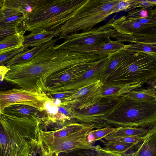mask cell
Segmentation results:
<instances>
[{"instance_id":"obj_1","label":"cell","mask_w":156,"mask_h":156,"mask_svg":"<svg viewBox=\"0 0 156 156\" xmlns=\"http://www.w3.org/2000/svg\"><path fill=\"white\" fill-rule=\"evenodd\" d=\"M54 45L29 61L8 67L4 80L15 88L45 94L46 83L51 76L75 66L93 62L97 59L94 53L55 49Z\"/></svg>"},{"instance_id":"obj_2","label":"cell","mask_w":156,"mask_h":156,"mask_svg":"<svg viewBox=\"0 0 156 156\" xmlns=\"http://www.w3.org/2000/svg\"><path fill=\"white\" fill-rule=\"evenodd\" d=\"M0 116V156H29L38 144L41 118Z\"/></svg>"},{"instance_id":"obj_3","label":"cell","mask_w":156,"mask_h":156,"mask_svg":"<svg viewBox=\"0 0 156 156\" xmlns=\"http://www.w3.org/2000/svg\"><path fill=\"white\" fill-rule=\"evenodd\" d=\"M86 0H38L33 11L19 26L20 31L37 33L53 30L64 24Z\"/></svg>"},{"instance_id":"obj_4","label":"cell","mask_w":156,"mask_h":156,"mask_svg":"<svg viewBox=\"0 0 156 156\" xmlns=\"http://www.w3.org/2000/svg\"><path fill=\"white\" fill-rule=\"evenodd\" d=\"M119 0H86L72 14L69 19L55 30L59 37L88 31L111 15L119 12L116 5Z\"/></svg>"},{"instance_id":"obj_5","label":"cell","mask_w":156,"mask_h":156,"mask_svg":"<svg viewBox=\"0 0 156 156\" xmlns=\"http://www.w3.org/2000/svg\"><path fill=\"white\" fill-rule=\"evenodd\" d=\"M116 110L117 117L105 121V127L131 126L149 129L156 124V100L140 101L122 99Z\"/></svg>"},{"instance_id":"obj_6","label":"cell","mask_w":156,"mask_h":156,"mask_svg":"<svg viewBox=\"0 0 156 156\" xmlns=\"http://www.w3.org/2000/svg\"><path fill=\"white\" fill-rule=\"evenodd\" d=\"M116 76L117 84H149L156 77V55L134 52L108 76Z\"/></svg>"},{"instance_id":"obj_7","label":"cell","mask_w":156,"mask_h":156,"mask_svg":"<svg viewBox=\"0 0 156 156\" xmlns=\"http://www.w3.org/2000/svg\"><path fill=\"white\" fill-rule=\"evenodd\" d=\"M116 30L107 23L98 27L85 32H76L58 37L64 39V42L53 47L57 49L66 50L77 47L88 46L107 43L112 40Z\"/></svg>"},{"instance_id":"obj_8","label":"cell","mask_w":156,"mask_h":156,"mask_svg":"<svg viewBox=\"0 0 156 156\" xmlns=\"http://www.w3.org/2000/svg\"><path fill=\"white\" fill-rule=\"evenodd\" d=\"M93 126L68 137L54 140L38 142V154L44 155L59 153L79 148H86L95 151V146L87 139Z\"/></svg>"},{"instance_id":"obj_9","label":"cell","mask_w":156,"mask_h":156,"mask_svg":"<svg viewBox=\"0 0 156 156\" xmlns=\"http://www.w3.org/2000/svg\"><path fill=\"white\" fill-rule=\"evenodd\" d=\"M50 99L46 94L13 88L0 92V112L5 107L13 104L27 105L44 111V102Z\"/></svg>"},{"instance_id":"obj_10","label":"cell","mask_w":156,"mask_h":156,"mask_svg":"<svg viewBox=\"0 0 156 156\" xmlns=\"http://www.w3.org/2000/svg\"><path fill=\"white\" fill-rule=\"evenodd\" d=\"M101 61L75 66L55 73L46 81L45 93L55 92L73 83L80 78L87 70Z\"/></svg>"},{"instance_id":"obj_11","label":"cell","mask_w":156,"mask_h":156,"mask_svg":"<svg viewBox=\"0 0 156 156\" xmlns=\"http://www.w3.org/2000/svg\"><path fill=\"white\" fill-rule=\"evenodd\" d=\"M129 44H125L117 41L111 40L108 42L103 44L71 48L66 50L74 52L94 53L109 56L117 51L127 48Z\"/></svg>"},{"instance_id":"obj_12","label":"cell","mask_w":156,"mask_h":156,"mask_svg":"<svg viewBox=\"0 0 156 156\" xmlns=\"http://www.w3.org/2000/svg\"><path fill=\"white\" fill-rule=\"evenodd\" d=\"M107 23L119 34L130 35L147 26L137 21L127 18L125 15L117 19L112 18Z\"/></svg>"},{"instance_id":"obj_13","label":"cell","mask_w":156,"mask_h":156,"mask_svg":"<svg viewBox=\"0 0 156 156\" xmlns=\"http://www.w3.org/2000/svg\"><path fill=\"white\" fill-rule=\"evenodd\" d=\"M59 39L58 38L53 39L44 44L23 51L5 62L4 65L8 67L15 64L29 61L49 47L55 45V43Z\"/></svg>"},{"instance_id":"obj_14","label":"cell","mask_w":156,"mask_h":156,"mask_svg":"<svg viewBox=\"0 0 156 156\" xmlns=\"http://www.w3.org/2000/svg\"><path fill=\"white\" fill-rule=\"evenodd\" d=\"M131 156H156V124L149 129Z\"/></svg>"},{"instance_id":"obj_15","label":"cell","mask_w":156,"mask_h":156,"mask_svg":"<svg viewBox=\"0 0 156 156\" xmlns=\"http://www.w3.org/2000/svg\"><path fill=\"white\" fill-rule=\"evenodd\" d=\"M143 84L139 82L132 84H113L105 87L103 85L101 90V94L102 98H118L132 90L141 87Z\"/></svg>"},{"instance_id":"obj_16","label":"cell","mask_w":156,"mask_h":156,"mask_svg":"<svg viewBox=\"0 0 156 156\" xmlns=\"http://www.w3.org/2000/svg\"><path fill=\"white\" fill-rule=\"evenodd\" d=\"M42 112L33 106L22 104H13L7 106L1 112L2 114L13 117H22L35 116L39 117Z\"/></svg>"},{"instance_id":"obj_17","label":"cell","mask_w":156,"mask_h":156,"mask_svg":"<svg viewBox=\"0 0 156 156\" xmlns=\"http://www.w3.org/2000/svg\"><path fill=\"white\" fill-rule=\"evenodd\" d=\"M37 1L38 0H1L0 9L14 10L22 13L26 17L32 12Z\"/></svg>"},{"instance_id":"obj_18","label":"cell","mask_w":156,"mask_h":156,"mask_svg":"<svg viewBox=\"0 0 156 156\" xmlns=\"http://www.w3.org/2000/svg\"><path fill=\"white\" fill-rule=\"evenodd\" d=\"M59 36L56 30H44L37 33H31L24 36L23 46L28 48L37 46L49 42L53 37Z\"/></svg>"},{"instance_id":"obj_19","label":"cell","mask_w":156,"mask_h":156,"mask_svg":"<svg viewBox=\"0 0 156 156\" xmlns=\"http://www.w3.org/2000/svg\"><path fill=\"white\" fill-rule=\"evenodd\" d=\"M25 32L21 30L4 38L0 42V54L24 47L23 34Z\"/></svg>"},{"instance_id":"obj_20","label":"cell","mask_w":156,"mask_h":156,"mask_svg":"<svg viewBox=\"0 0 156 156\" xmlns=\"http://www.w3.org/2000/svg\"><path fill=\"white\" fill-rule=\"evenodd\" d=\"M128 47L117 51L108 56V63L101 76H105V78L108 77L119 65L134 53L129 51Z\"/></svg>"},{"instance_id":"obj_21","label":"cell","mask_w":156,"mask_h":156,"mask_svg":"<svg viewBox=\"0 0 156 156\" xmlns=\"http://www.w3.org/2000/svg\"><path fill=\"white\" fill-rule=\"evenodd\" d=\"M122 98L140 101H151L156 100V90L151 87L136 88L124 94Z\"/></svg>"},{"instance_id":"obj_22","label":"cell","mask_w":156,"mask_h":156,"mask_svg":"<svg viewBox=\"0 0 156 156\" xmlns=\"http://www.w3.org/2000/svg\"><path fill=\"white\" fill-rule=\"evenodd\" d=\"M149 129L141 127L131 126H121L116 128L115 131L109 135L110 136L144 137Z\"/></svg>"},{"instance_id":"obj_23","label":"cell","mask_w":156,"mask_h":156,"mask_svg":"<svg viewBox=\"0 0 156 156\" xmlns=\"http://www.w3.org/2000/svg\"><path fill=\"white\" fill-rule=\"evenodd\" d=\"M25 17L22 13L14 10L0 9V23L20 25Z\"/></svg>"},{"instance_id":"obj_24","label":"cell","mask_w":156,"mask_h":156,"mask_svg":"<svg viewBox=\"0 0 156 156\" xmlns=\"http://www.w3.org/2000/svg\"><path fill=\"white\" fill-rule=\"evenodd\" d=\"M100 140L105 146L104 148L105 149L122 155L129 151H134V149H137L140 144L138 145L127 144L105 141L102 139Z\"/></svg>"},{"instance_id":"obj_25","label":"cell","mask_w":156,"mask_h":156,"mask_svg":"<svg viewBox=\"0 0 156 156\" xmlns=\"http://www.w3.org/2000/svg\"><path fill=\"white\" fill-rule=\"evenodd\" d=\"M116 128L111 127H106L91 130L87 136L89 142L92 144L98 140L105 138L116 130Z\"/></svg>"},{"instance_id":"obj_26","label":"cell","mask_w":156,"mask_h":156,"mask_svg":"<svg viewBox=\"0 0 156 156\" xmlns=\"http://www.w3.org/2000/svg\"><path fill=\"white\" fill-rule=\"evenodd\" d=\"M128 49L133 52H141L156 55V45L142 43H131L129 44Z\"/></svg>"},{"instance_id":"obj_27","label":"cell","mask_w":156,"mask_h":156,"mask_svg":"<svg viewBox=\"0 0 156 156\" xmlns=\"http://www.w3.org/2000/svg\"><path fill=\"white\" fill-rule=\"evenodd\" d=\"M153 7L147 8H139L133 9L128 11L126 17L136 21L138 20L153 17L151 10Z\"/></svg>"},{"instance_id":"obj_28","label":"cell","mask_w":156,"mask_h":156,"mask_svg":"<svg viewBox=\"0 0 156 156\" xmlns=\"http://www.w3.org/2000/svg\"><path fill=\"white\" fill-rule=\"evenodd\" d=\"M52 154L54 156H96V153L93 149L82 148L62 152L58 154Z\"/></svg>"},{"instance_id":"obj_29","label":"cell","mask_w":156,"mask_h":156,"mask_svg":"<svg viewBox=\"0 0 156 156\" xmlns=\"http://www.w3.org/2000/svg\"><path fill=\"white\" fill-rule=\"evenodd\" d=\"M106 141L127 144H140L142 141L143 137L138 136L131 137H113L108 136L105 138Z\"/></svg>"},{"instance_id":"obj_30","label":"cell","mask_w":156,"mask_h":156,"mask_svg":"<svg viewBox=\"0 0 156 156\" xmlns=\"http://www.w3.org/2000/svg\"><path fill=\"white\" fill-rule=\"evenodd\" d=\"M17 24L0 23V38H5L7 36L13 34L20 31L19 26Z\"/></svg>"},{"instance_id":"obj_31","label":"cell","mask_w":156,"mask_h":156,"mask_svg":"<svg viewBox=\"0 0 156 156\" xmlns=\"http://www.w3.org/2000/svg\"><path fill=\"white\" fill-rule=\"evenodd\" d=\"M132 36L136 37L156 36V22L138 30Z\"/></svg>"},{"instance_id":"obj_32","label":"cell","mask_w":156,"mask_h":156,"mask_svg":"<svg viewBox=\"0 0 156 156\" xmlns=\"http://www.w3.org/2000/svg\"><path fill=\"white\" fill-rule=\"evenodd\" d=\"M127 41L132 43H139L156 45V36L136 37L129 35Z\"/></svg>"},{"instance_id":"obj_33","label":"cell","mask_w":156,"mask_h":156,"mask_svg":"<svg viewBox=\"0 0 156 156\" xmlns=\"http://www.w3.org/2000/svg\"><path fill=\"white\" fill-rule=\"evenodd\" d=\"M29 49L28 48L24 47L0 54V63L1 65L9 60L19 53Z\"/></svg>"},{"instance_id":"obj_34","label":"cell","mask_w":156,"mask_h":156,"mask_svg":"<svg viewBox=\"0 0 156 156\" xmlns=\"http://www.w3.org/2000/svg\"><path fill=\"white\" fill-rule=\"evenodd\" d=\"M131 7L128 11L139 8H147L156 6V3L152 0H132Z\"/></svg>"},{"instance_id":"obj_35","label":"cell","mask_w":156,"mask_h":156,"mask_svg":"<svg viewBox=\"0 0 156 156\" xmlns=\"http://www.w3.org/2000/svg\"><path fill=\"white\" fill-rule=\"evenodd\" d=\"M96 156H123V155L107 150L99 145L95 146Z\"/></svg>"},{"instance_id":"obj_36","label":"cell","mask_w":156,"mask_h":156,"mask_svg":"<svg viewBox=\"0 0 156 156\" xmlns=\"http://www.w3.org/2000/svg\"><path fill=\"white\" fill-rule=\"evenodd\" d=\"M0 81H2L4 79L5 76L6 74L9 69L8 67L4 65L0 66Z\"/></svg>"},{"instance_id":"obj_37","label":"cell","mask_w":156,"mask_h":156,"mask_svg":"<svg viewBox=\"0 0 156 156\" xmlns=\"http://www.w3.org/2000/svg\"><path fill=\"white\" fill-rule=\"evenodd\" d=\"M38 153V144L35 145L32 149L29 156H37Z\"/></svg>"},{"instance_id":"obj_38","label":"cell","mask_w":156,"mask_h":156,"mask_svg":"<svg viewBox=\"0 0 156 156\" xmlns=\"http://www.w3.org/2000/svg\"><path fill=\"white\" fill-rule=\"evenodd\" d=\"M148 84L151 85V87L154 88L156 90V77L155 78Z\"/></svg>"},{"instance_id":"obj_39","label":"cell","mask_w":156,"mask_h":156,"mask_svg":"<svg viewBox=\"0 0 156 156\" xmlns=\"http://www.w3.org/2000/svg\"><path fill=\"white\" fill-rule=\"evenodd\" d=\"M56 105L58 106H60L62 103L61 100L59 99H52Z\"/></svg>"},{"instance_id":"obj_40","label":"cell","mask_w":156,"mask_h":156,"mask_svg":"<svg viewBox=\"0 0 156 156\" xmlns=\"http://www.w3.org/2000/svg\"><path fill=\"white\" fill-rule=\"evenodd\" d=\"M152 12L153 16L156 17V7L152 9Z\"/></svg>"},{"instance_id":"obj_41","label":"cell","mask_w":156,"mask_h":156,"mask_svg":"<svg viewBox=\"0 0 156 156\" xmlns=\"http://www.w3.org/2000/svg\"><path fill=\"white\" fill-rule=\"evenodd\" d=\"M39 156H54L53 154H50L47 155H43L40 154H38Z\"/></svg>"}]
</instances>
